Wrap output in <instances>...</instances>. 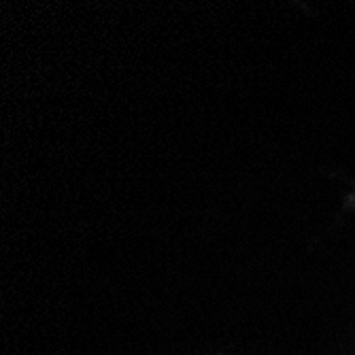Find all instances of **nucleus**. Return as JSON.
I'll return each instance as SVG.
<instances>
[]
</instances>
